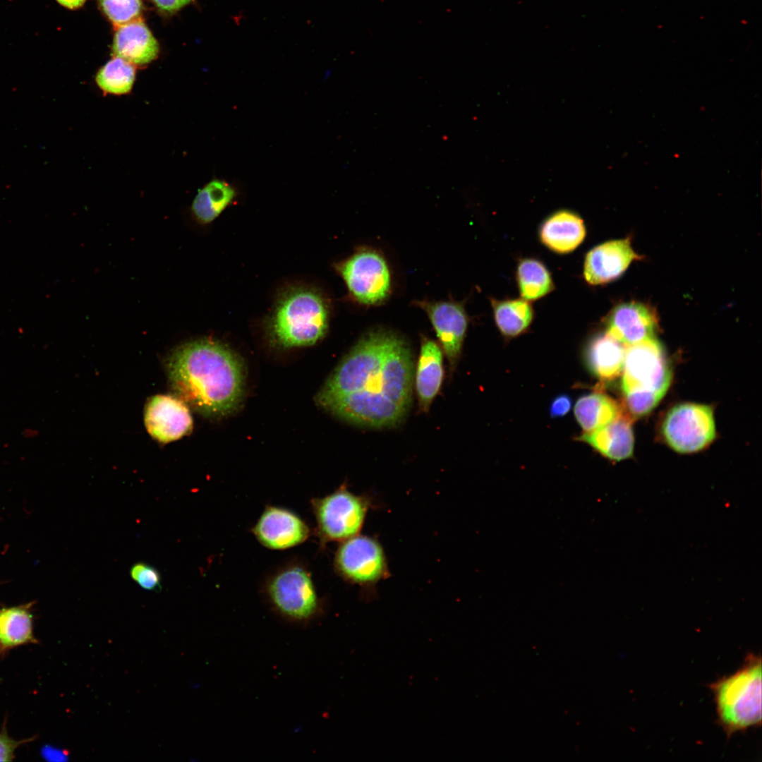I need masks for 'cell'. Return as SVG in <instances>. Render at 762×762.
I'll return each instance as SVG.
<instances>
[{
    "instance_id": "cell-31",
    "label": "cell",
    "mask_w": 762,
    "mask_h": 762,
    "mask_svg": "<svg viewBox=\"0 0 762 762\" xmlns=\"http://www.w3.org/2000/svg\"><path fill=\"white\" fill-rule=\"evenodd\" d=\"M193 0H152L160 10L167 13H174L190 4Z\"/></svg>"
},
{
    "instance_id": "cell-33",
    "label": "cell",
    "mask_w": 762,
    "mask_h": 762,
    "mask_svg": "<svg viewBox=\"0 0 762 762\" xmlns=\"http://www.w3.org/2000/svg\"><path fill=\"white\" fill-rule=\"evenodd\" d=\"M56 1L67 8L76 9L80 7L85 0H56Z\"/></svg>"
},
{
    "instance_id": "cell-9",
    "label": "cell",
    "mask_w": 762,
    "mask_h": 762,
    "mask_svg": "<svg viewBox=\"0 0 762 762\" xmlns=\"http://www.w3.org/2000/svg\"><path fill=\"white\" fill-rule=\"evenodd\" d=\"M267 595L277 612L288 620L305 622L320 610V603L310 573L291 564L279 570L267 582Z\"/></svg>"
},
{
    "instance_id": "cell-28",
    "label": "cell",
    "mask_w": 762,
    "mask_h": 762,
    "mask_svg": "<svg viewBox=\"0 0 762 762\" xmlns=\"http://www.w3.org/2000/svg\"><path fill=\"white\" fill-rule=\"evenodd\" d=\"M130 576L141 588L154 591L162 589L161 575L153 566L147 563L136 562L130 568Z\"/></svg>"
},
{
    "instance_id": "cell-15",
    "label": "cell",
    "mask_w": 762,
    "mask_h": 762,
    "mask_svg": "<svg viewBox=\"0 0 762 762\" xmlns=\"http://www.w3.org/2000/svg\"><path fill=\"white\" fill-rule=\"evenodd\" d=\"M607 332L625 346L655 338L658 320L647 306L629 302L615 306L606 318Z\"/></svg>"
},
{
    "instance_id": "cell-17",
    "label": "cell",
    "mask_w": 762,
    "mask_h": 762,
    "mask_svg": "<svg viewBox=\"0 0 762 762\" xmlns=\"http://www.w3.org/2000/svg\"><path fill=\"white\" fill-rule=\"evenodd\" d=\"M112 49L115 56L136 66L146 65L154 61L159 50L156 39L140 20L118 27Z\"/></svg>"
},
{
    "instance_id": "cell-1",
    "label": "cell",
    "mask_w": 762,
    "mask_h": 762,
    "mask_svg": "<svg viewBox=\"0 0 762 762\" xmlns=\"http://www.w3.org/2000/svg\"><path fill=\"white\" fill-rule=\"evenodd\" d=\"M414 373L406 341L388 330L374 329L340 362L318 393L316 401L356 425L393 426L411 406Z\"/></svg>"
},
{
    "instance_id": "cell-5",
    "label": "cell",
    "mask_w": 762,
    "mask_h": 762,
    "mask_svg": "<svg viewBox=\"0 0 762 762\" xmlns=\"http://www.w3.org/2000/svg\"><path fill=\"white\" fill-rule=\"evenodd\" d=\"M329 309L317 291L294 288L279 299L270 320L276 341L286 347L313 345L325 334Z\"/></svg>"
},
{
    "instance_id": "cell-3",
    "label": "cell",
    "mask_w": 762,
    "mask_h": 762,
    "mask_svg": "<svg viewBox=\"0 0 762 762\" xmlns=\"http://www.w3.org/2000/svg\"><path fill=\"white\" fill-rule=\"evenodd\" d=\"M714 696L717 722L729 738L761 725V658L753 653L733 674L709 685Z\"/></svg>"
},
{
    "instance_id": "cell-24",
    "label": "cell",
    "mask_w": 762,
    "mask_h": 762,
    "mask_svg": "<svg viewBox=\"0 0 762 762\" xmlns=\"http://www.w3.org/2000/svg\"><path fill=\"white\" fill-rule=\"evenodd\" d=\"M516 279L521 298L528 301L538 300L550 294L555 288L550 271L536 258L519 260Z\"/></svg>"
},
{
    "instance_id": "cell-20",
    "label": "cell",
    "mask_w": 762,
    "mask_h": 762,
    "mask_svg": "<svg viewBox=\"0 0 762 762\" xmlns=\"http://www.w3.org/2000/svg\"><path fill=\"white\" fill-rule=\"evenodd\" d=\"M626 346L607 332L595 336L586 348L587 365L602 380H612L622 372Z\"/></svg>"
},
{
    "instance_id": "cell-22",
    "label": "cell",
    "mask_w": 762,
    "mask_h": 762,
    "mask_svg": "<svg viewBox=\"0 0 762 762\" xmlns=\"http://www.w3.org/2000/svg\"><path fill=\"white\" fill-rule=\"evenodd\" d=\"M574 411L578 423L586 433L603 427L622 412L614 399L599 392L581 397Z\"/></svg>"
},
{
    "instance_id": "cell-23",
    "label": "cell",
    "mask_w": 762,
    "mask_h": 762,
    "mask_svg": "<svg viewBox=\"0 0 762 762\" xmlns=\"http://www.w3.org/2000/svg\"><path fill=\"white\" fill-rule=\"evenodd\" d=\"M490 300L495 322L504 336L517 337L528 329L534 317L530 301L523 298Z\"/></svg>"
},
{
    "instance_id": "cell-2",
    "label": "cell",
    "mask_w": 762,
    "mask_h": 762,
    "mask_svg": "<svg viewBox=\"0 0 762 762\" xmlns=\"http://www.w3.org/2000/svg\"><path fill=\"white\" fill-rule=\"evenodd\" d=\"M167 367L177 397L204 415L225 416L241 401V362L218 341L199 339L181 345L171 353Z\"/></svg>"
},
{
    "instance_id": "cell-21",
    "label": "cell",
    "mask_w": 762,
    "mask_h": 762,
    "mask_svg": "<svg viewBox=\"0 0 762 762\" xmlns=\"http://www.w3.org/2000/svg\"><path fill=\"white\" fill-rule=\"evenodd\" d=\"M239 192L235 182L213 177L198 190L193 201L194 217L201 224L212 222L235 201Z\"/></svg>"
},
{
    "instance_id": "cell-11",
    "label": "cell",
    "mask_w": 762,
    "mask_h": 762,
    "mask_svg": "<svg viewBox=\"0 0 762 762\" xmlns=\"http://www.w3.org/2000/svg\"><path fill=\"white\" fill-rule=\"evenodd\" d=\"M428 317L451 366L460 356L468 325V316L463 302L449 301H413Z\"/></svg>"
},
{
    "instance_id": "cell-16",
    "label": "cell",
    "mask_w": 762,
    "mask_h": 762,
    "mask_svg": "<svg viewBox=\"0 0 762 762\" xmlns=\"http://www.w3.org/2000/svg\"><path fill=\"white\" fill-rule=\"evenodd\" d=\"M586 234L583 219L576 212L562 210L548 216L538 231L540 242L558 254H567L577 248Z\"/></svg>"
},
{
    "instance_id": "cell-32",
    "label": "cell",
    "mask_w": 762,
    "mask_h": 762,
    "mask_svg": "<svg viewBox=\"0 0 762 762\" xmlns=\"http://www.w3.org/2000/svg\"><path fill=\"white\" fill-rule=\"evenodd\" d=\"M43 756L49 761H64L67 760V754L61 749L46 746L42 750Z\"/></svg>"
},
{
    "instance_id": "cell-29",
    "label": "cell",
    "mask_w": 762,
    "mask_h": 762,
    "mask_svg": "<svg viewBox=\"0 0 762 762\" xmlns=\"http://www.w3.org/2000/svg\"><path fill=\"white\" fill-rule=\"evenodd\" d=\"M24 741H16L10 738L6 733L0 734V761H11L14 756L16 749Z\"/></svg>"
},
{
    "instance_id": "cell-26",
    "label": "cell",
    "mask_w": 762,
    "mask_h": 762,
    "mask_svg": "<svg viewBox=\"0 0 762 762\" xmlns=\"http://www.w3.org/2000/svg\"><path fill=\"white\" fill-rule=\"evenodd\" d=\"M32 639V615L23 607L0 610V642L14 646Z\"/></svg>"
},
{
    "instance_id": "cell-30",
    "label": "cell",
    "mask_w": 762,
    "mask_h": 762,
    "mask_svg": "<svg viewBox=\"0 0 762 762\" xmlns=\"http://www.w3.org/2000/svg\"><path fill=\"white\" fill-rule=\"evenodd\" d=\"M571 406V399L568 395H560L552 401L550 413L554 418L564 416L569 411Z\"/></svg>"
},
{
    "instance_id": "cell-4",
    "label": "cell",
    "mask_w": 762,
    "mask_h": 762,
    "mask_svg": "<svg viewBox=\"0 0 762 762\" xmlns=\"http://www.w3.org/2000/svg\"><path fill=\"white\" fill-rule=\"evenodd\" d=\"M622 375L627 406L635 416L652 411L665 394L672 380L664 349L655 338L626 346Z\"/></svg>"
},
{
    "instance_id": "cell-7",
    "label": "cell",
    "mask_w": 762,
    "mask_h": 762,
    "mask_svg": "<svg viewBox=\"0 0 762 762\" xmlns=\"http://www.w3.org/2000/svg\"><path fill=\"white\" fill-rule=\"evenodd\" d=\"M334 267L350 298L357 303L377 306L389 296L391 272L386 259L377 250L360 248Z\"/></svg>"
},
{
    "instance_id": "cell-18",
    "label": "cell",
    "mask_w": 762,
    "mask_h": 762,
    "mask_svg": "<svg viewBox=\"0 0 762 762\" xmlns=\"http://www.w3.org/2000/svg\"><path fill=\"white\" fill-rule=\"evenodd\" d=\"M631 417L622 412L612 421L603 427L584 433L579 440L585 442L605 457L619 461L631 456L634 449V434Z\"/></svg>"
},
{
    "instance_id": "cell-14",
    "label": "cell",
    "mask_w": 762,
    "mask_h": 762,
    "mask_svg": "<svg viewBox=\"0 0 762 762\" xmlns=\"http://www.w3.org/2000/svg\"><path fill=\"white\" fill-rule=\"evenodd\" d=\"M639 255L629 238L609 241L591 249L583 262V277L592 286L611 282L620 277Z\"/></svg>"
},
{
    "instance_id": "cell-27",
    "label": "cell",
    "mask_w": 762,
    "mask_h": 762,
    "mask_svg": "<svg viewBox=\"0 0 762 762\" xmlns=\"http://www.w3.org/2000/svg\"><path fill=\"white\" fill-rule=\"evenodd\" d=\"M98 1L107 18L118 26L136 20L142 9L141 0H98Z\"/></svg>"
},
{
    "instance_id": "cell-10",
    "label": "cell",
    "mask_w": 762,
    "mask_h": 762,
    "mask_svg": "<svg viewBox=\"0 0 762 762\" xmlns=\"http://www.w3.org/2000/svg\"><path fill=\"white\" fill-rule=\"evenodd\" d=\"M662 433L675 451L689 454L700 451L715 437V425L711 407L695 403H684L667 413Z\"/></svg>"
},
{
    "instance_id": "cell-8",
    "label": "cell",
    "mask_w": 762,
    "mask_h": 762,
    "mask_svg": "<svg viewBox=\"0 0 762 762\" xmlns=\"http://www.w3.org/2000/svg\"><path fill=\"white\" fill-rule=\"evenodd\" d=\"M334 567L345 581L365 591L390 576L382 543L368 535L358 534L341 542L334 554Z\"/></svg>"
},
{
    "instance_id": "cell-25",
    "label": "cell",
    "mask_w": 762,
    "mask_h": 762,
    "mask_svg": "<svg viewBox=\"0 0 762 762\" xmlns=\"http://www.w3.org/2000/svg\"><path fill=\"white\" fill-rule=\"evenodd\" d=\"M135 78L134 65L116 56L98 71L95 80L104 92L122 95L131 92Z\"/></svg>"
},
{
    "instance_id": "cell-6",
    "label": "cell",
    "mask_w": 762,
    "mask_h": 762,
    "mask_svg": "<svg viewBox=\"0 0 762 762\" xmlns=\"http://www.w3.org/2000/svg\"><path fill=\"white\" fill-rule=\"evenodd\" d=\"M316 534L321 546L342 542L360 534L368 513L375 507L373 497L356 495L345 484L331 494L311 501Z\"/></svg>"
},
{
    "instance_id": "cell-19",
    "label": "cell",
    "mask_w": 762,
    "mask_h": 762,
    "mask_svg": "<svg viewBox=\"0 0 762 762\" xmlns=\"http://www.w3.org/2000/svg\"><path fill=\"white\" fill-rule=\"evenodd\" d=\"M444 375L442 350L434 340L423 337L414 382L420 409L428 411L441 387Z\"/></svg>"
},
{
    "instance_id": "cell-12",
    "label": "cell",
    "mask_w": 762,
    "mask_h": 762,
    "mask_svg": "<svg viewBox=\"0 0 762 762\" xmlns=\"http://www.w3.org/2000/svg\"><path fill=\"white\" fill-rule=\"evenodd\" d=\"M252 531L263 546L285 550L306 541L310 528L298 515L282 507L267 506Z\"/></svg>"
},
{
    "instance_id": "cell-13",
    "label": "cell",
    "mask_w": 762,
    "mask_h": 762,
    "mask_svg": "<svg viewBox=\"0 0 762 762\" xmlns=\"http://www.w3.org/2000/svg\"><path fill=\"white\" fill-rule=\"evenodd\" d=\"M145 424L157 440L167 443L176 440L192 429L193 421L186 404L177 397L157 395L147 403Z\"/></svg>"
}]
</instances>
